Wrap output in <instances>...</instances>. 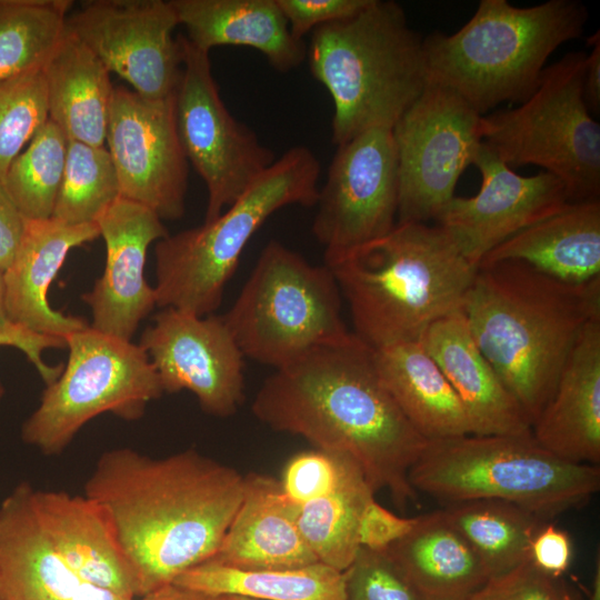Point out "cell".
Segmentation results:
<instances>
[{"instance_id": "26", "label": "cell", "mask_w": 600, "mask_h": 600, "mask_svg": "<svg viewBox=\"0 0 600 600\" xmlns=\"http://www.w3.org/2000/svg\"><path fill=\"white\" fill-rule=\"evenodd\" d=\"M187 39L210 53L219 46L258 50L279 72L307 58V46L296 39L276 0H171Z\"/></svg>"}, {"instance_id": "47", "label": "cell", "mask_w": 600, "mask_h": 600, "mask_svg": "<svg viewBox=\"0 0 600 600\" xmlns=\"http://www.w3.org/2000/svg\"><path fill=\"white\" fill-rule=\"evenodd\" d=\"M138 600H211V597L176 583H168L144 594Z\"/></svg>"}, {"instance_id": "24", "label": "cell", "mask_w": 600, "mask_h": 600, "mask_svg": "<svg viewBox=\"0 0 600 600\" xmlns=\"http://www.w3.org/2000/svg\"><path fill=\"white\" fill-rule=\"evenodd\" d=\"M531 431L540 447L560 459L599 464L600 318L583 328Z\"/></svg>"}, {"instance_id": "4", "label": "cell", "mask_w": 600, "mask_h": 600, "mask_svg": "<svg viewBox=\"0 0 600 600\" xmlns=\"http://www.w3.org/2000/svg\"><path fill=\"white\" fill-rule=\"evenodd\" d=\"M353 333L373 349L420 340L461 309L477 267L440 224L397 222L381 238L324 261Z\"/></svg>"}, {"instance_id": "34", "label": "cell", "mask_w": 600, "mask_h": 600, "mask_svg": "<svg viewBox=\"0 0 600 600\" xmlns=\"http://www.w3.org/2000/svg\"><path fill=\"white\" fill-rule=\"evenodd\" d=\"M70 0H0V81L41 68L66 31Z\"/></svg>"}, {"instance_id": "11", "label": "cell", "mask_w": 600, "mask_h": 600, "mask_svg": "<svg viewBox=\"0 0 600 600\" xmlns=\"http://www.w3.org/2000/svg\"><path fill=\"white\" fill-rule=\"evenodd\" d=\"M67 366L47 384L21 427L22 440L46 456L61 453L91 419L109 412L137 420L163 393L146 351L90 326L64 338Z\"/></svg>"}, {"instance_id": "5", "label": "cell", "mask_w": 600, "mask_h": 600, "mask_svg": "<svg viewBox=\"0 0 600 600\" xmlns=\"http://www.w3.org/2000/svg\"><path fill=\"white\" fill-rule=\"evenodd\" d=\"M307 58L333 102L336 146L392 129L428 84L423 38L393 0H370L357 14L316 28Z\"/></svg>"}, {"instance_id": "15", "label": "cell", "mask_w": 600, "mask_h": 600, "mask_svg": "<svg viewBox=\"0 0 600 600\" xmlns=\"http://www.w3.org/2000/svg\"><path fill=\"white\" fill-rule=\"evenodd\" d=\"M171 0H89L68 14L66 28L110 73L148 99L174 96L182 52Z\"/></svg>"}, {"instance_id": "22", "label": "cell", "mask_w": 600, "mask_h": 600, "mask_svg": "<svg viewBox=\"0 0 600 600\" xmlns=\"http://www.w3.org/2000/svg\"><path fill=\"white\" fill-rule=\"evenodd\" d=\"M420 341L461 401L471 434H532L523 410L477 347L461 309L433 322Z\"/></svg>"}, {"instance_id": "18", "label": "cell", "mask_w": 600, "mask_h": 600, "mask_svg": "<svg viewBox=\"0 0 600 600\" xmlns=\"http://www.w3.org/2000/svg\"><path fill=\"white\" fill-rule=\"evenodd\" d=\"M473 164L482 177L479 192L454 197L437 223L477 268L497 246L571 202L559 178L546 171L519 176L482 141Z\"/></svg>"}, {"instance_id": "48", "label": "cell", "mask_w": 600, "mask_h": 600, "mask_svg": "<svg viewBox=\"0 0 600 600\" xmlns=\"http://www.w3.org/2000/svg\"><path fill=\"white\" fill-rule=\"evenodd\" d=\"M16 327V324L11 323L9 319L7 318L6 311H4V303H3V278L2 272H0V330H8Z\"/></svg>"}, {"instance_id": "43", "label": "cell", "mask_w": 600, "mask_h": 600, "mask_svg": "<svg viewBox=\"0 0 600 600\" xmlns=\"http://www.w3.org/2000/svg\"><path fill=\"white\" fill-rule=\"evenodd\" d=\"M572 559V542L567 531L556 526L541 524L530 547V560L543 572L559 578Z\"/></svg>"}, {"instance_id": "14", "label": "cell", "mask_w": 600, "mask_h": 600, "mask_svg": "<svg viewBox=\"0 0 600 600\" xmlns=\"http://www.w3.org/2000/svg\"><path fill=\"white\" fill-rule=\"evenodd\" d=\"M316 206L312 232L324 261L390 232L398 213L392 129H372L337 146Z\"/></svg>"}, {"instance_id": "35", "label": "cell", "mask_w": 600, "mask_h": 600, "mask_svg": "<svg viewBox=\"0 0 600 600\" xmlns=\"http://www.w3.org/2000/svg\"><path fill=\"white\" fill-rule=\"evenodd\" d=\"M69 139L50 119L10 163L3 184L24 219L52 217Z\"/></svg>"}, {"instance_id": "9", "label": "cell", "mask_w": 600, "mask_h": 600, "mask_svg": "<svg viewBox=\"0 0 600 600\" xmlns=\"http://www.w3.org/2000/svg\"><path fill=\"white\" fill-rule=\"evenodd\" d=\"M586 58L564 54L543 69L520 106L480 118L482 142L504 164L542 167L563 182L571 202L600 194V124L583 99Z\"/></svg>"}, {"instance_id": "16", "label": "cell", "mask_w": 600, "mask_h": 600, "mask_svg": "<svg viewBox=\"0 0 600 600\" xmlns=\"http://www.w3.org/2000/svg\"><path fill=\"white\" fill-rule=\"evenodd\" d=\"M106 144L122 198L161 220L183 217L189 162L178 134L174 96L154 100L114 87Z\"/></svg>"}, {"instance_id": "25", "label": "cell", "mask_w": 600, "mask_h": 600, "mask_svg": "<svg viewBox=\"0 0 600 600\" xmlns=\"http://www.w3.org/2000/svg\"><path fill=\"white\" fill-rule=\"evenodd\" d=\"M33 501L50 542L77 574L120 597L139 599L133 572L96 502L84 494L36 488Z\"/></svg>"}, {"instance_id": "1", "label": "cell", "mask_w": 600, "mask_h": 600, "mask_svg": "<svg viewBox=\"0 0 600 600\" xmlns=\"http://www.w3.org/2000/svg\"><path fill=\"white\" fill-rule=\"evenodd\" d=\"M251 410L274 431L350 456L373 491H388L398 507L417 501L409 472L428 441L383 384L374 349L353 332L274 369Z\"/></svg>"}, {"instance_id": "13", "label": "cell", "mask_w": 600, "mask_h": 600, "mask_svg": "<svg viewBox=\"0 0 600 600\" xmlns=\"http://www.w3.org/2000/svg\"><path fill=\"white\" fill-rule=\"evenodd\" d=\"M481 116L453 91L428 83L392 128L397 222L437 221L482 141Z\"/></svg>"}, {"instance_id": "40", "label": "cell", "mask_w": 600, "mask_h": 600, "mask_svg": "<svg viewBox=\"0 0 600 600\" xmlns=\"http://www.w3.org/2000/svg\"><path fill=\"white\" fill-rule=\"evenodd\" d=\"M478 596L479 600H578L559 578L543 572L530 559L490 579Z\"/></svg>"}, {"instance_id": "32", "label": "cell", "mask_w": 600, "mask_h": 600, "mask_svg": "<svg viewBox=\"0 0 600 600\" xmlns=\"http://www.w3.org/2000/svg\"><path fill=\"white\" fill-rule=\"evenodd\" d=\"M374 493L360 466L348 456L336 484L298 506L300 531L318 561L340 571L351 564L360 548L359 520Z\"/></svg>"}, {"instance_id": "27", "label": "cell", "mask_w": 600, "mask_h": 600, "mask_svg": "<svg viewBox=\"0 0 600 600\" xmlns=\"http://www.w3.org/2000/svg\"><path fill=\"white\" fill-rule=\"evenodd\" d=\"M504 260L524 262L571 284L600 278L599 199L568 203L497 246L479 266Z\"/></svg>"}, {"instance_id": "28", "label": "cell", "mask_w": 600, "mask_h": 600, "mask_svg": "<svg viewBox=\"0 0 600 600\" xmlns=\"http://www.w3.org/2000/svg\"><path fill=\"white\" fill-rule=\"evenodd\" d=\"M42 72L49 119L69 140L104 147L114 87L101 60L66 28Z\"/></svg>"}, {"instance_id": "41", "label": "cell", "mask_w": 600, "mask_h": 600, "mask_svg": "<svg viewBox=\"0 0 600 600\" xmlns=\"http://www.w3.org/2000/svg\"><path fill=\"white\" fill-rule=\"evenodd\" d=\"M291 34L303 37L316 28L350 18L361 11L370 0H276Z\"/></svg>"}, {"instance_id": "37", "label": "cell", "mask_w": 600, "mask_h": 600, "mask_svg": "<svg viewBox=\"0 0 600 600\" xmlns=\"http://www.w3.org/2000/svg\"><path fill=\"white\" fill-rule=\"evenodd\" d=\"M42 67L0 81V179L10 163L47 122Z\"/></svg>"}, {"instance_id": "29", "label": "cell", "mask_w": 600, "mask_h": 600, "mask_svg": "<svg viewBox=\"0 0 600 600\" xmlns=\"http://www.w3.org/2000/svg\"><path fill=\"white\" fill-rule=\"evenodd\" d=\"M384 551L422 600H463L489 581L477 553L442 510L418 516L413 529Z\"/></svg>"}, {"instance_id": "39", "label": "cell", "mask_w": 600, "mask_h": 600, "mask_svg": "<svg viewBox=\"0 0 600 600\" xmlns=\"http://www.w3.org/2000/svg\"><path fill=\"white\" fill-rule=\"evenodd\" d=\"M347 457L317 448L294 454L279 480L283 492L297 506L321 497L338 481Z\"/></svg>"}, {"instance_id": "42", "label": "cell", "mask_w": 600, "mask_h": 600, "mask_svg": "<svg viewBox=\"0 0 600 600\" xmlns=\"http://www.w3.org/2000/svg\"><path fill=\"white\" fill-rule=\"evenodd\" d=\"M417 520L418 517H399L372 499L363 509L359 520V546L374 551H384L406 537L413 529Z\"/></svg>"}, {"instance_id": "17", "label": "cell", "mask_w": 600, "mask_h": 600, "mask_svg": "<svg viewBox=\"0 0 600 600\" xmlns=\"http://www.w3.org/2000/svg\"><path fill=\"white\" fill-rule=\"evenodd\" d=\"M139 346L153 364L164 392H192L214 417L234 414L243 400V354L222 316L161 309Z\"/></svg>"}, {"instance_id": "8", "label": "cell", "mask_w": 600, "mask_h": 600, "mask_svg": "<svg viewBox=\"0 0 600 600\" xmlns=\"http://www.w3.org/2000/svg\"><path fill=\"white\" fill-rule=\"evenodd\" d=\"M409 481L449 504L499 500L546 521L586 506L600 489V468L560 459L532 434H467L428 441Z\"/></svg>"}, {"instance_id": "33", "label": "cell", "mask_w": 600, "mask_h": 600, "mask_svg": "<svg viewBox=\"0 0 600 600\" xmlns=\"http://www.w3.org/2000/svg\"><path fill=\"white\" fill-rule=\"evenodd\" d=\"M442 512L477 553L489 580L530 559L532 538L543 523L531 512L499 500L450 503Z\"/></svg>"}, {"instance_id": "6", "label": "cell", "mask_w": 600, "mask_h": 600, "mask_svg": "<svg viewBox=\"0 0 600 600\" xmlns=\"http://www.w3.org/2000/svg\"><path fill=\"white\" fill-rule=\"evenodd\" d=\"M579 0H549L518 8L481 0L453 34L423 38L428 83L447 88L480 116L504 101H524L561 44L579 38L588 21Z\"/></svg>"}, {"instance_id": "7", "label": "cell", "mask_w": 600, "mask_h": 600, "mask_svg": "<svg viewBox=\"0 0 600 600\" xmlns=\"http://www.w3.org/2000/svg\"><path fill=\"white\" fill-rule=\"evenodd\" d=\"M320 173V162L308 147H291L216 219L159 240L157 308L212 314L252 236L287 206H316Z\"/></svg>"}, {"instance_id": "31", "label": "cell", "mask_w": 600, "mask_h": 600, "mask_svg": "<svg viewBox=\"0 0 600 600\" xmlns=\"http://www.w3.org/2000/svg\"><path fill=\"white\" fill-rule=\"evenodd\" d=\"M172 583L209 597L258 600H348L343 571L320 561L296 568L241 570L207 560Z\"/></svg>"}, {"instance_id": "19", "label": "cell", "mask_w": 600, "mask_h": 600, "mask_svg": "<svg viewBox=\"0 0 600 600\" xmlns=\"http://www.w3.org/2000/svg\"><path fill=\"white\" fill-rule=\"evenodd\" d=\"M106 243V266L92 289L82 294L97 331L131 341L140 322L156 308L154 288L144 278L151 243L169 232L149 208L118 198L98 219Z\"/></svg>"}, {"instance_id": "10", "label": "cell", "mask_w": 600, "mask_h": 600, "mask_svg": "<svg viewBox=\"0 0 600 600\" xmlns=\"http://www.w3.org/2000/svg\"><path fill=\"white\" fill-rule=\"evenodd\" d=\"M341 299L324 263L312 264L271 240L222 317L243 357L278 369L350 332Z\"/></svg>"}, {"instance_id": "2", "label": "cell", "mask_w": 600, "mask_h": 600, "mask_svg": "<svg viewBox=\"0 0 600 600\" xmlns=\"http://www.w3.org/2000/svg\"><path fill=\"white\" fill-rule=\"evenodd\" d=\"M244 476L194 449L152 458L101 453L84 484L114 532L139 598L218 551L243 494Z\"/></svg>"}, {"instance_id": "30", "label": "cell", "mask_w": 600, "mask_h": 600, "mask_svg": "<svg viewBox=\"0 0 600 600\" xmlns=\"http://www.w3.org/2000/svg\"><path fill=\"white\" fill-rule=\"evenodd\" d=\"M374 360L383 384L427 441L471 434L461 401L420 340L374 349Z\"/></svg>"}, {"instance_id": "21", "label": "cell", "mask_w": 600, "mask_h": 600, "mask_svg": "<svg viewBox=\"0 0 600 600\" xmlns=\"http://www.w3.org/2000/svg\"><path fill=\"white\" fill-rule=\"evenodd\" d=\"M98 237L97 223L68 224L52 217L24 219L14 256L2 272L3 303L9 321L63 339L89 327L86 319L53 310L48 293L69 251Z\"/></svg>"}, {"instance_id": "20", "label": "cell", "mask_w": 600, "mask_h": 600, "mask_svg": "<svg viewBox=\"0 0 600 600\" xmlns=\"http://www.w3.org/2000/svg\"><path fill=\"white\" fill-rule=\"evenodd\" d=\"M34 488L17 484L0 504V600H133L83 580L46 534Z\"/></svg>"}, {"instance_id": "38", "label": "cell", "mask_w": 600, "mask_h": 600, "mask_svg": "<svg viewBox=\"0 0 600 600\" xmlns=\"http://www.w3.org/2000/svg\"><path fill=\"white\" fill-rule=\"evenodd\" d=\"M343 573L348 600H422L386 551L360 547Z\"/></svg>"}, {"instance_id": "44", "label": "cell", "mask_w": 600, "mask_h": 600, "mask_svg": "<svg viewBox=\"0 0 600 600\" xmlns=\"http://www.w3.org/2000/svg\"><path fill=\"white\" fill-rule=\"evenodd\" d=\"M0 346H12L20 349L37 368L46 384L53 382L62 371V364L49 366L42 359V352L49 348H66V340L59 337L40 334L16 326L0 330ZM4 388L0 382V398Z\"/></svg>"}, {"instance_id": "3", "label": "cell", "mask_w": 600, "mask_h": 600, "mask_svg": "<svg viewBox=\"0 0 600 600\" xmlns=\"http://www.w3.org/2000/svg\"><path fill=\"white\" fill-rule=\"evenodd\" d=\"M461 311L532 427L583 328L600 318V278L571 284L521 261L479 266Z\"/></svg>"}, {"instance_id": "45", "label": "cell", "mask_w": 600, "mask_h": 600, "mask_svg": "<svg viewBox=\"0 0 600 600\" xmlns=\"http://www.w3.org/2000/svg\"><path fill=\"white\" fill-rule=\"evenodd\" d=\"M24 218L11 200L0 179V272L10 264L19 244Z\"/></svg>"}, {"instance_id": "23", "label": "cell", "mask_w": 600, "mask_h": 600, "mask_svg": "<svg viewBox=\"0 0 600 600\" xmlns=\"http://www.w3.org/2000/svg\"><path fill=\"white\" fill-rule=\"evenodd\" d=\"M218 564L241 570L284 569L317 562L298 523V506L278 479L244 476L243 494L216 554Z\"/></svg>"}, {"instance_id": "50", "label": "cell", "mask_w": 600, "mask_h": 600, "mask_svg": "<svg viewBox=\"0 0 600 600\" xmlns=\"http://www.w3.org/2000/svg\"><path fill=\"white\" fill-rule=\"evenodd\" d=\"M211 600H258V599H252V598L242 597V596L226 594V596L211 597Z\"/></svg>"}, {"instance_id": "12", "label": "cell", "mask_w": 600, "mask_h": 600, "mask_svg": "<svg viewBox=\"0 0 600 600\" xmlns=\"http://www.w3.org/2000/svg\"><path fill=\"white\" fill-rule=\"evenodd\" d=\"M182 72L174 94L179 139L208 191L204 222L216 219L277 160L224 106L210 53L179 34Z\"/></svg>"}, {"instance_id": "36", "label": "cell", "mask_w": 600, "mask_h": 600, "mask_svg": "<svg viewBox=\"0 0 600 600\" xmlns=\"http://www.w3.org/2000/svg\"><path fill=\"white\" fill-rule=\"evenodd\" d=\"M120 197L119 180L106 146L69 140L52 218L68 224L97 223Z\"/></svg>"}, {"instance_id": "51", "label": "cell", "mask_w": 600, "mask_h": 600, "mask_svg": "<svg viewBox=\"0 0 600 600\" xmlns=\"http://www.w3.org/2000/svg\"><path fill=\"white\" fill-rule=\"evenodd\" d=\"M479 592V591H478ZM478 592L474 593L473 596L467 598V599H463V600H479V596H478Z\"/></svg>"}, {"instance_id": "46", "label": "cell", "mask_w": 600, "mask_h": 600, "mask_svg": "<svg viewBox=\"0 0 600 600\" xmlns=\"http://www.w3.org/2000/svg\"><path fill=\"white\" fill-rule=\"evenodd\" d=\"M592 47L586 58L582 92L586 106L591 114L600 111V32L588 38Z\"/></svg>"}, {"instance_id": "49", "label": "cell", "mask_w": 600, "mask_h": 600, "mask_svg": "<svg viewBox=\"0 0 600 600\" xmlns=\"http://www.w3.org/2000/svg\"><path fill=\"white\" fill-rule=\"evenodd\" d=\"M588 600H600V558H597V567L593 576L591 591Z\"/></svg>"}]
</instances>
